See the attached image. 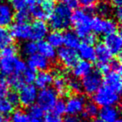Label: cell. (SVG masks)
Instances as JSON below:
<instances>
[{"label":"cell","instance_id":"37","mask_svg":"<svg viewBox=\"0 0 122 122\" xmlns=\"http://www.w3.org/2000/svg\"><path fill=\"white\" fill-rule=\"evenodd\" d=\"M30 17V14L28 9L17 11V13L14 14V19L17 23H28Z\"/></svg>","mask_w":122,"mask_h":122},{"label":"cell","instance_id":"41","mask_svg":"<svg viewBox=\"0 0 122 122\" xmlns=\"http://www.w3.org/2000/svg\"><path fill=\"white\" fill-rule=\"evenodd\" d=\"M44 122H63V119L62 116L51 111L44 116Z\"/></svg>","mask_w":122,"mask_h":122},{"label":"cell","instance_id":"27","mask_svg":"<svg viewBox=\"0 0 122 122\" xmlns=\"http://www.w3.org/2000/svg\"><path fill=\"white\" fill-rule=\"evenodd\" d=\"M13 44V37L10 31L6 28L0 27V50Z\"/></svg>","mask_w":122,"mask_h":122},{"label":"cell","instance_id":"20","mask_svg":"<svg viewBox=\"0 0 122 122\" xmlns=\"http://www.w3.org/2000/svg\"><path fill=\"white\" fill-rule=\"evenodd\" d=\"M93 70V67L90 62L85 60L78 61L72 68V74L75 78H83Z\"/></svg>","mask_w":122,"mask_h":122},{"label":"cell","instance_id":"19","mask_svg":"<svg viewBox=\"0 0 122 122\" xmlns=\"http://www.w3.org/2000/svg\"><path fill=\"white\" fill-rule=\"evenodd\" d=\"M54 75L51 72L47 70L40 71L39 74L36 75L34 83H35L36 88H39L40 90L44 88H48L53 84Z\"/></svg>","mask_w":122,"mask_h":122},{"label":"cell","instance_id":"14","mask_svg":"<svg viewBox=\"0 0 122 122\" xmlns=\"http://www.w3.org/2000/svg\"><path fill=\"white\" fill-rule=\"evenodd\" d=\"M104 85L113 90L116 93L120 94L122 88V79L120 72L110 71L106 72L103 79Z\"/></svg>","mask_w":122,"mask_h":122},{"label":"cell","instance_id":"16","mask_svg":"<svg viewBox=\"0 0 122 122\" xmlns=\"http://www.w3.org/2000/svg\"><path fill=\"white\" fill-rule=\"evenodd\" d=\"M28 65L29 68L33 70L44 71L48 70L50 65V61L39 54V53L33 54L28 58Z\"/></svg>","mask_w":122,"mask_h":122},{"label":"cell","instance_id":"40","mask_svg":"<svg viewBox=\"0 0 122 122\" xmlns=\"http://www.w3.org/2000/svg\"><path fill=\"white\" fill-rule=\"evenodd\" d=\"M18 54V48L14 44L6 47L5 49L1 50V55L4 56H16Z\"/></svg>","mask_w":122,"mask_h":122},{"label":"cell","instance_id":"5","mask_svg":"<svg viewBox=\"0 0 122 122\" xmlns=\"http://www.w3.org/2000/svg\"><path fill=\"white\" fill-rule=\"evenodd\" d=\"M118 25L115 20L109 18H102L100 16L92 18L91 31L96 34H110L116 32Z\"/></svg>","mask_w":122,"mask_h":122},{"label":"cell","instance_id":"49","mask_svg":"<svg viewBox=\"0 0 122 122\" xmlns=\"http://www.w3.org/2000/svg\"><path fill=\"white\" fill-rule=\"evenodd\" d=\"M114 14H115V18H116L118 20H120L122 17V9L121 7H118L115 9V12H114Z\"/></svg>","mask_w":122,"mask_h":122},{"label":"cell","instance_id":"18","mask_svg":"<svg viewBox=\"0 0 122 122\" xmlns=\"http://www.w3.org/2000/svg\"><path fill=\"white\" fill-rule=\"evenodd\" d=\"M98 115L104 122H117L120 119V110L116 106L101 107Z\"/></svg>","mask_w":122,"mask_h":122},{"label":"cell","instance_id":"51","mask_svg":"<svg viewBox=\"0 0 122 122\" xmlns=\"http://www.w3.org/2000/svg\"><path fill=\"white\" fill-rule=\"evenodd\" d=\"M0 122H9V118L7 115L0 114Z\"/></svg>","mask_w":122,"mask_h":122},{"label":"cell","instance_id":"15","mask_svg":"<svg viewBox=\"0 0 122 122\" xmlns=\"http://www.w3.org/2000/svg\"><path fill=\"white\" fill-rule=\"evenodd\" d=\"M10 34L13 38L19 41L30 39V25L28 23H17L11 27Z\"/></svg>","mask_w":122,"mask_h":122},{"label":"cell","instance_id":"31","mask_svg":"<svg viewBox=\"0 0 122 122\" xmlns=\"http://www.w3.org/2000/svg\"><path fill=\"white\" fill-rule=\"evenodd\" d=\"M67 83H68V89L70 92L71 91L74 94H80V92L82 90L81 82L77 78L68 77Z\"/></svg>","mask_w":122,"mask_h":122},{"label":"cell","instance_id":"28","mask_svg":"<svg viewBox=\"0 0 122 122\" xmlns=\"http://www.w3.org/2000/svg\"><path fill=\"white\" fill-rule=\"evenodd\" d=\"M9 122H30V118L24 110H16L9 117Z\"/></svg>","mask_w":122,"mask_h":122},{"label":"cell","instance_id":"56","mask_svg":"<svg viewBox=\"0 0 122 122\" xmlns=\"http://www.w3.org/2000/svg\"><path fill=\"white\" fill-rule=\"evenodd\" d=\"M52 1H56V0H52Z\"/></svg>","mask_w":122,"mask_h":122},{"label":"cell","instance_id":"47","mask_svg":"<svg viewBox=\"0 0 122 122\" xmlns=\"http://www.w3.org/2000/svg\"><path fill=\"white\" fill-rule=\"evenodd\" d=\"M83 43H85V44H90V45H93L94 44L96 43V36H95V34H89L88 35H86L85 38H83Z\"/></svg>","mask_w":122,"mask_h":122},{"label":"cell","instance_id":"6","mask_svg":"<svg viewBox=\"0 0 122 122\" xmlns=\"http://www.w3.org/2000/svg\"><path fill=\"white\" fill-rule=\"evenodd\" d=\"M82 90L86 95H92L100 88L103 84V77L99 70H92L90 74L82 78Z\"/></svg>","mask_w":122,"mask_h":122},{"label":"cell","instance_id":"36","mask_svg":"<svg viewBox=\"0 0 122 122\" xmlns=\"http://www.w3.org/2000/svg\"><path fill=\"white\" fill-rule=\"evenodd\" d=\"M39 5H40L41 9H42L43 11L44 12V14H46L47 18L49 19L50 14H52L53 11H54V7H55L54 1H52V0H43L42 3H41Z\"/></svg>","mask_w":122,"mask_h":122},{"label":"cell","instance_id":"8","mask_svg":"<svg viewBox=\"0 0 122 122\" xmlns=\"http://www.w3.org/2000/svg\"><path fill=\"white\" fill-rule=\"evenodd\" d=\"M95 60L98 63L99 71L100 73H106L110 70L109 64L112 59V54L103 43H99L95 48Z\"/></svg>","mask_w":122,"mask_h":122},{"label":"cell","instance_id":"7","mask_svg":"<svg viewBox=\"0 0 122 122\" xmlns=\"http://www.w3.org/2000/svg\"><path fill=\"white\" fill-rule=\"evenodd\" d=\"M58 100V94L53 88L48 87L38 92V105L44 110H51Z\"/></svg>","mask_w":122,"mask_h":122},{"label":"cell","instance_id":"12","mask_svg":"<svg viewBox=\"0 0 122 122\" xmlns=\"http://www.w3.org/2000/svg\"><path fill=\"white\" fill-rule=\"evenodd\" d=\"M104 44L109 49L112 55H120L122 48V39L119 32L107 34L104 38Z\"/></svg>","mask_w":122,"mask_h":122},{"label":"cell","instance_id":"30","mask_svg":"<svg viewBox=\"0 0 122 122\" xmlns=\"http://www.w3.org/2000/svg\"><path fill=\"white\" fill-rule=\"evenodd\" d=\"M29 12L30 14V16L34 18L36 20H44L45 19H48L39 4H30Z\"/></svg>","mask_w":122,"mask_h":122},{"label":"cell","instance_id":"11","mask_svg":"<svg viewBox=\"0 0 122 122\" xmlns=\"http://www.w3.org/2000/svg\"><path fill=\"white\" fill-rule=\"evenodd\" d=\"M86 99L84 95L80 94H74L67 99L65 102L66 113L69 115H80L83 111V109L86 103Z\"/></svg>","mask_w":122,"mask_h":122},{"label":"cell","instance_id":"26","mask_svg":"<svg viewBox=\"0 0 122 122\" xmlns=\"http://www.w3.org/2000/svg\"><path fill=\"white\" fill-rule=\"evenodd\" d=\"M99 106L93 101L86 102L82 111V116L85 119H94L98 115Z\"/></svg>","mask_w":122,"mask_h":122},{"label":"cell","instance_id":"52","mask_svg":"<svg viewBox=\"0 0 122 122\" xmlns=\"http://www.w3.org/2000/svg\"><path fill=\"white\" fill-rule=\"evenodd\" d=\"M30 122H44L43 119H34V120H30Z\"/></svg>","mask_w":122,"mask_h":122},{"label":"cell","instance_id":"54","mask_svg":"<svg viewBox=\"0 0 122 122\" xmlns=\"http://www.w3.org/2000/svg\"><path fill=\"white\" fill-rule=\"evenodd\" d=\"M100 1H101V3H108L110 2V1H111V0H100Z\"/></svg>","mask_w":122,"mask_h":122},{"label":"cell","instance_id":"35","mask_svg":"<svg viewBox=\"0 0 122 122\" xmlns=\"http://www.w3.org/2000/svg\"><path fill=\"white\" fill-rule=\"evenodd\" d=\"M21 78H22L23 81H24V85H27V84H32L33 82H34L36 77L35 71L31 69H29V67L27 68V70L24 72H23L21 74Z\"/></svg>","mask_w":122,"mask_h":122},{"label":"cell","instance_id":"3","mask_svg":"<svg viewBox=\"0 0 122 122\" xmlns=\"http://www.w3.org/2000/svg\"><path fill=\"white\" fill-rule=\"evenodd\" d=\"M27 68V64L17 55L4 56L0 54V73L5 76L21 75Z\"/></svg>","mask_w":122,"mask_h":122},{"label":"cell","instance_id":"17","mask_svg":"<svg viewBox=\"0 0 122 122\" xmlns=\"http://www.w3.org/2000/svg\"><path fill=\"white\" fill-rule=\"evenodd\" d=\"M14 12L12 6L8 3L0 4V27L6 28L13 23Z\"/></svg>","mask_w":122,"mask_h":122},{"label":"cell","instance_id":"29","mask_svg":"<svg viewBox=\"0 0 122 122\" xmlns=\"http://www.w3.org/2000/svg\"><path fill=\"white\" fill-rule=\"evenodd\" d=\"M21 51H22V54L27 57H29V56L36 54V53H38L37 43L34 41H27L22 45Z\"/></svg>","mask_w":122,"mask_h":122},{"label":"cell","instance_id":"34","mask_svg":"<svg viewBox=\"0 0 122 122\" xmlns=\"http://www.w3.org/2000/svg\"><path fill=\"white\" fill-rule=\"evenodd\" d=\"M97 14L100 15V17L102 18H106L109 15H110L112 13V9L108 4L106 3H101L100 4H99L95 9Z\"/></svg>","mask_w":122,"mask_h":122},{"label":"cell","instance_id":"53","mask_svg":"<svg viewBox=\"0 0 122 122\" xmlns=\"http://www.w3.org/2000/svg\"><path fill=\"white\" fill-rule=\"evenodd\" d=\"M92 122H104V121H102L100 119H94Z\"/></svg>","mask_w":122,"mask_h":122},{"label":"cell","instance_id":"46","mask_svg":"<svg viewBox=\"0 0 122 122\" xmlns=\"http://www.w3.org/2000/svg\"><path fill=\"white\" fill-rule=\"evenodd\" d=\"M62 4L70 9H76L79 6L78 0H61Z\"/></svg>","mask_w":122,"mask_h":122},{"label":"cell","instance_id":"57","mask_svg":"<svg viewBox=\"0 0 122 122\" xmlns=\"http://www.w3.org/2000/svg\"><path fill=\"white\" fill-rule=\"evenodd\" d=\"M0 1H1V0H0Z\"/></svg>","mask_w":122,"mask_h":122},{"label":"cell","instance_id":"45","mask_svg":"<svg viewBox=\"0 0 122 122\" xmlns=\"http://www.w3.org/2000/svg\"><path fill=\"white\" fill-rule=\"evenodd\" d=\"M9 92V85L5 80H0V97H6Z\"/></svg>","mask_w":122,"mask_h":122},{"label":"cell","instance_id":"50","mask_svg":"<svg viewBox=\"0 0 122 122\" xmlns=\"http://www.w3.org/2000/svg\"><path fill=\"white\" fill-rule=\"evenodd\" d=\"M112 4L115 6V8H118V7H121L122 4V0H111Z\"/></svg>","mask_w":122,"mask_h":122},{"label":"cell","instance_id":"10","mask_svg":"<svg viewBox=\"0 0 122 122\" xmlns=\"http://www.w3.org/2000/svg\"><path fill=\"white\" fill-rule=\"evenodd\" d=\"M56 58H58L59 63L67 69H72L79 61L77 51L67 47L59 48L56 54Z\"/></svg>","mask_w":122,"mask_h":122},{"label":"cell","instance_id":"44","mask_svg":"<svg viewBox=\"0 0 122 122\" xmlns=\"http://www.w3.org/2000/svg\"><path fill=\"white\" fill-rule=\"evenodd\" d=\"M109 69L111 71H115V72H120L121 71V63H120V59H111V61L109 64ZM109 70V71H110Z\"/></svg>","mask_w":122,"mask_h":122},{"label":"cell","instance_id":"2","mask_svg":"<svg viewBox=\"0 0 122 122\" xmlns=\"http://www.w3.org/2000/svg\"><path fill=\"white\" fill-rule=\"evenodd\" d=\"M71 9L63 4L54 7L53 13L49 17V26L54 31H62L67 29L70 24Z\"/></svg>","mask_w":122,"mask_h":122},{"label":"cell","instance_id":"9","mask_svg":"<svg viewBox=\"0 0 122 122\" xmlns=\"http://www.w3.org/2000/svg\"><path fill=\"white\" fill-rule=\"evenodd\" d=\"M19 104L24 107H30L34 105L37 100L38 96V90L35 85L32 84H27L24 85L19 89Z\"/></svg>","mask_w":122,"mask_h":122},{"label":"cell","instance_id":"42","mask_svg":"<svg viewBox=\"0 0 122 122\" xmlns=\"http://www.w3.org/2000/svg\"><path fill=\"white\" fill-rule=\"evenodd\" d=\"M6 98H7V100L9 101V103L14 107L17 106L19 104V95H18V93H16L15 91H9V93H8Z\"/></svg>","mask_w":122,"mask_h":122},{"label":"cell","instance_id":"23","mask_svg":"<svg viewBox=\"0 0 122 122\" xmlns=\"http://www.w3.org/2000/svg\"><path fill=\"white\" fill-rule=\"evenodd\" d=\"M77 49H78V51H77L78 56L81 58L82 60L89 61V62L95 60V48L93 47V45L82 43V44H80Z\"/></svg>","mask_w":122,"mask_h":122},{"label":"cell","instance_id":"22","mask_svg":"<svg viewBox=\"0 0 122 122\" xmlns=\"http://www.w3.org/2000/svg\"><path fill=\"white\" fill-rule=\"evenodd\" d=\"M38 53L44 56L45 59H47L49 61H53L56 59V49L53 48L50 44H48L46 41H39L37 44Z\"/></svg>","mask_w":122,"mask_h":122},{"label":"cell","instance_id":"25","mask_svg":"<svg viewBox=\"0 0 122 122\" xmlns=\"http://www.w3.org/2000/svg\"><path fill=\"white\" fill-rule=\"evenodd\" d=\"M47 41L46 42L49 44H50L53 48L57 49V48H61L64 44L63 40V34L59 31H54L49 33L46 36Z\"/></svg>","mask_w":122,"mask_h":122},{"label":"cell","instance_id":"33","mask_svg":"<svg viewBox=\"0 0 122 122\" xmlns=\"http://www.w3.org/2000/svg\"><path fill=\"white\" fill-rule=\"evenodd\" d=\"M14 108L6 97H0V114L7 115L13 112Z\"/></svg>","mask_w":122,"mask_h":122},{"label":"cell","instance_id":"21","mask_svg":"<svg viewBox=\"0 0 122 122\" xmlns=\"http://www.w3.org/2000/svg\"><path fill=\"white\" fill-rule=\"evenodd\" d=\"M68 76L62 74L56 75L54 78V90L57 92L58 95H67L70 91L68 89V83H67Z\"/></svg>","mask_w":122,"mask_h":122},{"label":"cell","instance_id":"24","mask_svg":"<svg viewBox=\"0 0 122 122\" xmlns=\"http://www.w3.org/2000/svg\"><path fill=\"white\" fill-rule=\"evenodd\" d=\"M64 44L69 49H75L80 45V38L75 31L68 30L63 34Z\"/></svg>","mask_w":122,"mask_h":122},{"label":"cell","instance_id":"43","mask_svg":"<svg viewBox=\"0 0 122 122\" xmlns=\"http://www.w3.org/2000/svg\"><path fill=\"white\" fill-rule=\"evenodd\" d=\"M78 3L84 9L91 10L97 4L98 0H78Z\"/></svg>","mask_w":122,"mask_h":122},{"label":"cell","instance_id":"13","mask_svg":"<svg viewBox=\"0 0 122 122\" xmlns=\"http://www.w3.org/2000/svg\"><path fill=\"white\" fill-rule=\"evenodd\" d=\"M49 34V26L44 20H35L30 25V39L42 41Z\"/></svg>","mask_w":122,"mask_h":122},{"label":"cell","instance_id":"4","mask_svg":"<svg viewBox=\"0 0 122 122\" xmlns=\"http://www.w3.org/2000/svg\"><path fill=\"white\" fill-rule=\"evenodd\" d=\"M120 94L102 85L93 95V102L100 107L115 106L120 101Z\"/></svg>","mask_w":122,"mask_h":122},{"label":"cell","instance_id":"55","mask_svg":"<svg viewBox=\"0 0 122 122\" xmlns=\"http://www.w3.org/2000/svg\"><path fill=\"white\" fill-rule=\"evenodd\" d=\"M117 122H121V120H118V121H117Z\"/></svg>","mask_w":122,"mask_h":122},{"label":"cell","instance_id":"39","mask_svg":"<svg viewBox=\"0 0 122 122\" xmlns=\"http://www.w3.org/2000/svg\"><path fill=\"white\" fill-rule=\"evenodd\" d=\"M13 9H15L17 11L23 10V9H27L29 5L28 0H10Z\"/></svg>","mask_w":122,"mask_h":122},{"label":"cell","instance_id":"1","mask_svg":"<svg viewBox=\"0 0 122 122\" xmlns=\"http://www.w3.org/2000/svg\"><path fill=\"white\" fill-rule=\"evenodd\" d=\"M91 10L89 9H75L71 14L70 24L75 28V32L79 38H85L91 33Z\"/></svg>","mask_w":122,"mask_h":122},{"label":"cell","instance_id":"32","mask_svg":"<svg viewBox=\"0 0 122 122\" xmlns=\"http://www.w3.org/2000/svg\"><path fill=\"white\" fill-rule=\"evenodd\" d=\"M30 120L34 119H42L44 115V110L38 105H33L29 107V111L27 112Z\"/></svg>","mask_w":122,"mask_h":122},{"label":"cell","instance_id":"48","mask_svg":"<svg viewBox=\"0 0 122 122\" xmlns=\"http://www.w3.org/2000/svg\"><path fill=\"white\" fill-rule=\"evenodd\" d=\"M63 122H80V120L77 115H68L65 118V120H63Z\"/></svg>","mask_w":122,"mask_h":122},{"label":"cell","instance_id":"38","mask_svg":"<svg viewBox=\"0 0 122 122\" xmlns=\"http://www.w3.org/2000/svg\"><path fill=\"white\" fill-rule=\"evenodd\" d=\"M51 110H52V112H54V113L62 116L64 114L66 113L65 102L62 100H58L57 102L55 103V105H54V107H53V109Z\"/></svg>","mask_w":122,"mask_h":122}]
</instances>
